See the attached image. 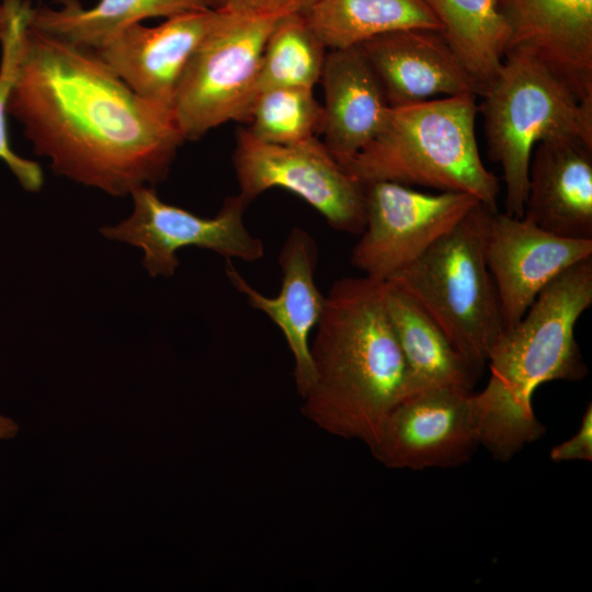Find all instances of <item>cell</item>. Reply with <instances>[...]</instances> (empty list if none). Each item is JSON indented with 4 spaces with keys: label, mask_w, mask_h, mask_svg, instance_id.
Wrapping results in <instances>:
<instances>
[{
    "label": "cell",
    "mask_w": 592,
    "mask_h": 592,
    "mask_svg": "<svg viewBox=\"0 0 592 592\" xmlns=\"http://www.w3.org/2000/svg\"><path fill=\"white\" fill-rule=\"evenodd\" d=\"M8 113L56 174L113 196L163 181L184 141L172 111L136 94L92 50L27 23Z\"/></svg>",
    "instance_id": "cell-1"
},
{
    "label": "cell",
    "mask_w": 592,
    "mask_h": 592,
    "mask_svg": "<svg viewBox=\"0 0 592 592\" xmlns=\"http://www.w3.org/2000/svg\"><path fill=\"white\" fill-rule=\"evenodd\" d=\"M384 282L346 276L329 288L310 343L315 379L301 397L303 414L318 428L368 447L391 409L409 396Z\"/></svg>",
    "instance_id": "cell-2"
},
{
    "label": "cell",
    "mask_w": 592,
    "mask_h": 592,
    "mask_svg": "<svg viewBox=\"0 0 592 592\" xmlns=\"http://www.w3.org/2000/svg\"><path fill=\"white\" fill-rule=\"evenodd\" d=\"M591 304L592 257L550 282L497 341L487 362L488 383L473 394L480 445L493 458L508 462L544 434L532 407L540 385L587 375L574 327Z\"/></svg>",
    "instance_id": "cell-3"
},
{
    "label": "cell",
    "mask_w": 592,
    "mask_h": 592,
    "mask_svg": "<svg viewBox=\"0 0 592 592\" xmlns=\"http://www.w3.org/2000/svg\"><path fill=\"white\" fill-rule=\"evenodd\" d=\"M476 99L464 93L390 106L376 136L340 164L363 184L468 193L498 210L499 178L483 164L477 144Z\"/></svg>",
    "instance_id": "cell-4"
},
{
    "label": "cell",
    "mask_w": 592,
    "mask_h": 592,
    "mask_svg": "<svg viewBox=\"0 0 592 592\" xmlns=\"http://www.w3.org/2000/svg\"><path fill=\"white\" fill-rule=\"evenodd\" d=\"M490 212L479 203L387 280L403 288L425 310L478 376L504 331L485 254Z\"/></svg>",
    "instance_id": "cell-5"
},
{
    "label": "cell",
    "mask_w": 592,
    "mask_h": 592,
    "mask_svg": "<svg viewBox=\"0 0 592 592\" xmlns=\"http://www.w3.org/2000/svg\"><path fill=\"white\" fill-rule=\"evenodd\" d=\"M481 98L488 156L503 173L504 213L523 217L534 147L565 137L592 141V102L577 100L539 61L519 50L505 54Z\"/></svg>",
    "instance_id": "cell-6"
},
{
    "label": "cell",
    "mask_w": 592,
    "mask_h": 592,
    "mask_svg": "<svg viewBox=\"0 0 592 592\" xmlns=\"http://www.w3.org/2000/svg\"><path fill=\"white\" fill-rule=\"evenodd\" d=\"M278 19L217 10L175 90L172 114L184 140H196L230 121H248L263 49Z\"/></svg>",
    "instance_id": "cell-7"
},
{
    "label": "cell",
    "mask_w": 592,
    "mask_h": 592,
    "mask_svg": "<svg viewBox=\"0 0 592 592\" xmlns=\"http://www.w3.org/2000/svg\"><path fill=\"white\" fill-rule=\"evenodd\" d=\"M232 164L238 195L247 205L278 187L307 202L338 231L361 235L365 227L364 184L351 177L317 137L281 145L240 129Z\"/></svg>",
    "instance_id": "cell-8"
},
{
    "label": "cell",
    "mask_w": 592,
    "mask_h": 592,
    "mask_svg": "<svg viewBox=\"0 0 592 592\" xmlns=\"http://www.w3.org/2000/svg\"><path fill=\"white\" fill-rule=\"evenodd\" d=\"M365 227L350 262L387 281L449 231L480 202L460 192L423 193L403 184H364Z\"/></svg>",
    "instance_id": "cell-9"
},
{
    "label": "cell",
    "mask_w": 592,
    "mask_h": 592,
    "mask_svg": "<svg viewBox=\"0 0 592 592\" xmlns=\"http://www.w3.org/2000/svg\"><path fill=\"white\" fill-rule=\"evenodd\" d=\"M130 195L132 215L100 231L107 239L140 248L143 265L151 276H173L179 265L177 252L185 247L207 249L226 260L255 262L264 255L263 241L243 223L247 204L238 194L226 198L212 218L161 201L151 186H139Z\"/></svg>",
    "instance_id": "cell-10"
},
{
    "label": "cell",
    "mask_w": 592,
    "mask_h": 592,
    "mask_svg": "<svg viewBox=\"0 0 592 592\" xmlns=\"http://www.w3.org/2000/svg\"><path fill=\"white\" fill-rule=\"evenodd\" d=\"M473 394L437 387L403 398L368 447L372 455L392 469L448 468L466 463L480 445Z\"/></svg>",
    "instance_id": "cell-11"
},
{
    "label": "cell",
    "mask_w": 592,
    "mask_h": 592,
    "mask_svg": "<svg viewBox=\"0 0 592 592\" xmlns=\"http://www.w3.org/2000/svg\"><path fill=\"white\" fill-rule=\"evenodd\" d=\"M485 254L506 330L521 320L550 282L592 257V239L560 237L526 216L514 217L491 210Z\"/></svg>",
    "instance_id": "cell-12"
},
{
    "label": "cell",
    "mask_w": 592,
    "mask_h": 592,
    "mask_svg": "<svg viewBox=\"0 0 592 592\" xmlns=\"http://www.w3.org/2000/svg\"><path fill=\"white\" fill-rule=\"evenodd\" d=\"M217 18L208 9L178 14L157 26L128 25L93 53L140 98L172 111L182 73Z\"/></svg>",
    "instance_id": "cell-13"
},
{
    "label": "cell",
    "mask_w": 592,
    "mask_h": 592,
    "mask_svg": "<svg viewBox=\"0 0 592 592\" xmlns=\"http://www.w3.org/2000/svg\"><path fill=\"white\" fill-rule=\"evenodd\" d=\"M509 50L547 68L580 102H592V0H497ZM506 52V53H508Z\"/></svg>",
    "instance_id": "cell-14"
},
{
    "label": "cell",
    "mask_w": 592,
    "mask_h": 592,
    "mask_svg": "<svg viewBox=\"0 0 592 592\" xmlns=\"http://www.w3.org/2000/svg\"><path fill=\"white\" fill-rule=\"evenodd\" d=\"M389 106H401L480 90L440 30L385 32L356 45Z\"/></svg>",
    "instance_id": "cell-15"
},
{
    "label": "cell",
    "mask_w": 592,
    "mask_h": 592,
    "mask_svg": "<svg viewBox=\"0 0 592 592\" xmlns=\"http://www.w3.org/2000/svg\"><path fill=\"white\" fill-rule=\"evenodd\" d=\"M226 261V275L232 286L283 333L293 355L296 389L300 398L304 397L315 379L310 333L326 303V295L321 294L315 280L318 249L312 236L299 227H294L287 235L277 259L282 286L275 297L257 291L237 271L231 260Z\"/></svg>",
    "instance_id": "cell-16"
},
{
    "label": "cell",
    "mask_w": 592,
    "mask_h": 592,
    "mask_svg": "<svg viewBox=\"0 0 592 592\" xmlns=\"http://www.w3.org/2000/svg\"><path fill=\"white\" fill-rule=\"evenodd\" d=\"M523 216L557 236L592 239V141L565 137L536 144Z\"/></svg>",
    "instance_id": "cell-17"
},
{
    "label": "cell",
    "mask_w": 592,
    "mask_h": 592,
    "mask_svg": "<svg viewBox=\"0 0 592 592\" xmlns=\"http://www.w3.org/2000/svg\"><path fill=\"white\" fill-rule=\"evenodd\" d=\"M319 81L325 93L323 144L342 163L376 136L390 106L356 45L329 49Z\"/></svg>",
    "instance_id": "cell-18"
},
{
    "label": "cell",
    "mask_w": 592,
    "mask_h": 592,
    "mask_svg": "<svg viewBox=\"0 0 592 592\" xmlns=\"http://www.w3.org/2000/svg\"><path fill=\"white\" fill-rule=\"evenodd\" d=\"M384 301L406 362L409 396L437 387L471 391L478 375L425 310L391 281L384 282Z\"/></svg>",
    "instance_id": "cell-19"
},
{
    "label": "cell",
    "mask_w": 592,
    "mask_h": 592,
    "mask_svg": "<svg viewBox=\"0 0 592 592\" xmlns=\"http://www.w3.org/2000/svg\"><path fill=\"white\" fill-rule=\"evenodd\" d=\"M57 1L58 9L32 8L29 26L92 52L122 29L145 19L210 9L207 0H99L92 8H84L79 0Z\"/></svg>",
    "instance_id": "cell-20"
},
{
    "label": "cell",
    "mask_w": 592,
    "mask_h": 592,
    "mask_svg": "<svg viewBox=\"0 0 592 592\" xmlns=\"http://www.w3.org/2000/svg\"><path fill=\"white\" fill-rule=\"evenodd\" d=\"M423 1L481 96L497 77L510 44V29L497 0Z\"/></svg>",
    "instance_id": "cell-21"
},
{
    "label": "cell",
    "mask_w": 592,
    "mask_h": 592,
    "mask_svg": "<svg viewBox=\"0 0 592 592\" xmlns=\"http://www.w3.org/2000/svg\"><path fill=\"white\" fill-rule=\"evenodd\" d=\"M306 18L328 49L400 29L440 30L423 0H319Z\"/></svg>",
    "instance_id": "cell-22"
},
{
    "label": "cell",
    "mask_w": 592,
    "mask_h": 592,
    "mask_svg": "<svg viewBox=\"0 0 592 592\" xmlns=\"http://www.w3.org/2000/svg\"><path fill=\"white\" fill-rule=\"evenodd\" d=\"M327 49L306 14L280 18L263 49L258 94L281 87L314 89L320 80Z\"/></svg>",
    "instance_id": "cell-23"
},
{
    "label": "cell",
    "mask_w": 592,
    "mask_h": 592,
    "mask_svg": "<svg viewBox=\"0 0 592 592\" xmlns=\"http://www.w3.org/2000/svg\"><path fill=\"white\" fill-rule=\"evenodd\" d=\"M312 88L281 87L260 92L246 128L254 138L271 144H295L316 137L323 125V106Z\"/></svg>",
    "instance_id": "cell-24"
},
{
    "label": "cell",
    "mask_w": 592,
    "mask_h": 592,
    "mask_svg": "<svg viewBox=\"0 0 592 592\" xmlns=\"http://www.w3.org/2000/svg\"><path fill=\"white\" fill-rule=\"evenodd\" d=\"M10 19L0 39L2 46L0 62V159L3 160L20 184L29 192H37L44 184L41 166L18 156L8 138L7 114L11 90L15 80L23 33L31 12V4L24 0H9Z\"/></svg>",
    "instance_id": "cell-25"
},
{
    "label": "cell",
    "mask_w": 592,
    "mask_h": 592,
    "mask_svg": "<svg viewBox=\"0 0 592 592\" xmlns=\"http://www.w3.org/2000/svg\"><path fill=\"white\" fill-rule=\"evenodd\" d=\"M319 0H227L220 11L252 16L282 18L288 14H307Z\"/></svg>",
    "instance_id": "cell-26"
},
{
    "label": "cell",
    "mask_w": 592,
    "mask_h": 592,
    "mask_svg": "<svg viewBox=\"0 0 592 592\" xmlns=\"http://www.w3.org/2000/svg\"><path fill=\"white\" fill-rule=\"evenodd\" d=\"M554 462H574L592 459V406L587 407L578 431L567 441L550 451Z\"/></svg>",
    "instance_id": "cell-27"
},
{
    "label": "cell",
    "mask_w": 592,
    "mask_h": 592,
    "mask_svg": "<svg viewBox=\"0 0 592 592\" xmlns=\"http://www.w3.org/2000/svg\"><path fill=\"white\" fill-rule=\"evenodd\" d=\"M18 433L16 423L10 419L0 415V440L11 439Z\"/></svg>",
    "instance_id": "cell-28"
},
{
    "label": "cell",
    "mask_w": 592,
    "mask_h": 592,
    "mask_svg": "<svg viewBox=\"0 0 592 592\" xmlns=\"http://www.w3.org/2000/svg\"><path fill=\"white\" fill-rule=\"evenodd\" d=\"M10 19V2L9 0H3L0 4V39L2 38Z\"/></svg>",
    "instance_id": "cell-29"
},
{
    "label": "cell",
    "mask_w": 592,
    "mask_h": 592,
    "mask_svg": "<svg viewBox=\"0 0 592 592\" xmlns=\"http://www.w3.org/2000/svg\"><path fill=\"white\" fill-rule=\"evenodd\" d=\"M209 8L213 10H220L225 7L227 0H207Z\"/></svg>",
    "instance_id": "cell-30"
}]
</instances>
